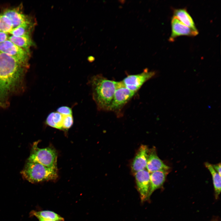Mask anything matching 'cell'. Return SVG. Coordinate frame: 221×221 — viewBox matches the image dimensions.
<instances>
[{"instance_id": "cell-1", "label": "cell", "mask_w": 221, "mask_h": 221, "mask_svg": "<svg viewBox=\"0 0 221 221\" xmlns=\"http://www.w3.org/2000/svg\"><path fill=\"white\" fill-rule=\"evenodd\" d=\"M28 64L0 52V101L5 103L21 84Z\"/></svg>"}, {"instance_id": "cell-2", "label": "cell", "mask_w": 221, "mask_h": 221, "mask_svg": "<svg viewBox=\"0 0 221 221\" xmlns=\"http://www.w3.org/2000/svg\"><path fill=\"white\" fill-rule=\"evenodd\" d=\"M89 83L98 110L108 111L118 82L110 80L101 74L92 77Z\"/></svg>"}, {"instance_id": "cell-3", "label": "cell", "mask_w": 221, "mask_h": 221, "mask_svg": "<svg viewBox=\"0 0 221 221\" xmlns=\"http://www.w3.org/2000/svg\"><path fill=\"white\" fill-rule=\"evenodd\" d=\"M21 173L25 179L32 183L53 180L58 177L57 167H48L28 160Z\"/></svg>"}, {"instance_id": "cell-4", "label": "cell", "mask_w": 221, "mask_h": 221, "mask_svg": "<svg viewBox=\"0 0 221 221\" xmlns=\"http://www.w3.org/2000/svg\"><path fill=\"white\" fill-rule=\"evenodd\" d=\"M38 142L33 145L28 160L36 162L49 168L57 167V155L56 150L51 147L40 148Z\"/></svg>"}, {"instance_id": "cell-5", "label": "cell", "mask_w": 221, "mask_h": 221, "mask_svg": "<svg viewBox=\"0 0 221 221\" xmlns=\"http://www.w3.org/2000/svg\"><path fill=\"white\" fill-rule=\"evenodd\" d=\"M136 93L127 88L121 81L118 82L108 111L116 112L120 111Z\"/></svg>"}, {"instance_id": "cell-6", "label": "cell", "mask_w": 221, "mask_h": 221, "mask_svg": "<svg viewBox=\"0 0 221 221\" xmlns=\"http://www.w3.org/2000/svg\"><path fill=\"white\" fill-rule=\"evenodd\" d=\"M156 74L154 71H149L147 69L138 74L128 76L121 81L129 90L136 93L147 81Z\"/></svg>"}, {"instance_id": "cell-7", "label": "cell", "mask_w": 221, "mask_h": 221, "mask_svg": "<svg viewBox=\"0 0 221 221\" xmlns=\"http://www.w3.org/2000/svg\"><path fill=\"white\" fill-rule=\"evenodd\" d=\"M0 52L10 56L22 63L28 64V52L9 40L0 43Z\"/></svg>"}, {"instance_id": "cell-8", "label": "cell", "mask_w": 221, "mask_h": 221, "mask_svg": "<svg viewBox=\"0 0 221 221\" xmlns=\"http://www.w3.org/2000/svg\"><path fill=\"white\" fill-rule=\"evenodd\" d=\"M137 189L141 202L148 200L150 188V175L149 172L145 169L138 171L134 174Z\"/></svg>"}, {"instance_id": "cell-9", "label": "cell", "mask_w": 221, "mask_h": 221, "mask_svg": "<svg viewBox=\"0 0 221 221\" xmlns=\"http://www.w3.org/2000/svg\"><path fill=\"white\" fill-rule=\"evenodd\" d=\"M171 33L169 41H173L177 37L181 36H195L198 34L197 29L190 28L182 23L173 16L171 21Z\"/></svg>"}, {"instance_id": "cell-10", "label": "cell", "mask_w": 221, "mask_h": 221, "mask_svg": "<svg viewBox=\"0 0 221 221\" xmlns=\"http://www.w3.org/2000/svg\"><path fill=\"white\" fill-rule=\"evenodd\" d=\"M149 150L146 145L140 146L131 165V170L134 174L146 168Z\"/></svg>"}, {"instance_id": "cell-11", "label": "cell", "mask_w": 221, "mask_h": 221, "mask_svg": "<svg viewBox=\"0 0 221 221\" xmlns=\"http://www.w3.org/2000/svg\"><path fill=\"white\" fill-rule=\"evenodd\" d=\"M146 168L149 173L160 170H168L170 167L157 155L154 148L149 150Z\"/></svg>"}, {"instance_id": "cell-12", "label": "cell", "mask_w": 221, "mask_h": 221, "mask_svg": "<svg viewBox=\"0 0 221 221\" xmlns=\"http://www.w3.org/2000/svg\"><path fill=\"white\" fill-rule=\"evenodd\" d=\"M11 20L13 28L23 25H29L27 16L17 8L8 9L3 14Z\"/></svg>"}, {"instance_id": "cell-13", "label": "cell", "mask_w": 221, "mask_h": 221, "mask_svg": "<svg viewBox=\"0 0 221 221\" xmlns=\"http://www.w3.org/2000/svg\"><path fill=\"white\" fill-rule=\"evenodd\" d=\"M168 170H160L151 173L150 175V188L149 199L153 192L163 184L168 174Z\"/></svg>"}, {"instance_id": "cell-14", "label": "cell", "mask_w": 221, "mask_h": 221, "mask_svg": "<svg viewBox=\"0 0 221 221\" xmlns=\"http://www.w3.org/2000/svg\"><path fill=\"white\" fill-rule=\"evenodd\" d=\"M173 16L187 26L194 29H197L193 19L185 9L174 10Z\"/></svg>"}, {"instance_id": "cell-15", "label": "cell", "mask_w": 221, "mask_h": 221, "mask_svg": "<svg viewBox=\"0 0 221 221\" xmlns=\"http://www.w3.org/2000/svg\"><path fill=\"white\" fill-rule=\"evenodd\" d=\"M8 40L19 47L23 49L28 53L29 47L32 44V41L29 35L9 36Z\"/></svg>"}, {"instance_id": "cell-16", "label": "cell", "mask_w": 221, "mask_h": 221, "mask_svg": "<svg viewBox=\"0 0 221 221\" xmlns=\"http://www.w3.org/2000/svg\"><path fill=\"white\" fill-rule=\"evenodd\" d=\"M206 167L209 170L212 177L215 198L217 199L221 192V176L215 171L212 165L208 162L205 163Z\"/></svg>"}, {"instance_id": "cell-17", "label": "cell", "mask_w": 221, "mask_h": 221, "mask_svg": "<svg viewBox=\"0 0 221 221\" xmlns=\"http://www.w3.org/2000/svg\"><path fill=\"white\" fill-rule=\"evenodd\" d=\"M63 115L57 112L50 113L47 117L46 123L49 126L62 130Z\"/></svg>"}, {"instance_id": "cell-18", "label": "cell", "mask_w": 221, "mask_h": 221, "mask_svg": "<svg viewBox=\"0 0 221 221\" xmlns=\"http://www.w3.org/2000/svg\"><path fill=\"white\" fill-rule=\"evenodd\" d=\"M32 215L38 216L45 219L55 221H64V218L57 213L49 211H33L31 213Z\"/></svg>"}, {"instance_id": "cell-19", "label": "cell", "mask_w": 221, "mask_h": 221, "mask_svg": "<svg viewBox=\"0 0 221 221\" xmlns=\"http://www.w3.org/2000/svg\"><path fill=\"white\" fill-rule=\"evenodd\" d=\"M13 29L11 21L9 18L2 14L0 15V31L10 33Z\"/></svg>"}, {"instance_id": "cell-20", "label": "cell", "mask_w": 221, "mask_h": 221, "mask_svg": "<svg viewBox=\"0 0 221 221\" xmlns=\"http://www.w3.org/2000/svg\"><path fill=\"white\" fill-rule=\"evenodd\" d=\"M29 25H21L13 28L10 34L16 36L29 35Z\"/></svg>"}, {"instance_id": "cell-21", "label": "cell", "mask_w": 221, "mask_h": 221, "mask_svg": "<svg viewBox=\"0 0 221 221\" xmlns=\"http://www.w3.org/2000/svg\"><path fill=\"white\" fill-rule=\"evenodd\" d=\"M73 123V118L72 115H63V130H67L69 129L72 126Z\"/></svg>"}, {"instance_id": "cell-22", "label": "cell", "mask_w": 221, "mask_h": 221, "mask_svg": "<svg viewBox=\"0 0 221 221\" xmlns=\"http://www.w3.org/2000/svg\"><path fill=\"white\" fill-rule=\"evenodd\" d=\"M57 112L63 115H72V111L70 107L66 106H61L57 110Z\"/></svg>"}, {"instance_id": "cell-23", "label": "cell", "mask_w": 221, "mask_h": 221, "mask_svg": "<svg viewBox=\"0 0 221 221\" xmlns=\"http://www.w3.org/2000/svg\"><path fill=\"white\" fill-rule=\"evenodd\" d=\"M9 37L8 33L0 31V43L8 40Z\"/></svg>"}, {"instance_id": "cell-24", "label": "cell", "mask_w": 221, "mask_h": 221, "mask_svg": "<svg viewBox=\"0 0 221 221\" xmlns=\"http://www.w3.org/2000/svg\"><path fill=\"white\" fill-rule=\"evenodd\" d=\"M213 168L215 171L221 176V164L219 163V164L212 165Z\"/></svg>"}, {"instance_id": "cell-25", "label": "cell", "mask_w": 221, "mask_h": 221, "mask_svg": "<svg viewBox=\"0 0 221 221\" xmlns=\"http://www.w3.org/2000/svg\"><path fill=\"white\" fill-rule=\"evenodd\" d=\"M35 217L37 218L39 221H55L53 220H46L38 216H36Z\"/></svg>"}, {"instance_id": "cell-26", "label": "cell", "mask_w": 221, "mask_h": 221, "mask_svg": "<svg viewBox=\"0 0 221 221\" xmlns=\"http://www.w3.org/2000/svg\"><path fill=\"white\" fill-rule=\"evenodd\" d=\"M6 105L5 103H3L0 101V107H6Z\"/></svg>"}]
</instances>
